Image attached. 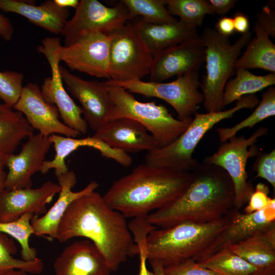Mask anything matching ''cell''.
Here are the masks:
<instances>
[{"instance_id": "obj_1", "label": "cell", "mask_w": 275, "mask_h": 275, "mask_svg": "<svg viewBox=\"0 0 275 275\" xmlns=\"http://www.w3.org/2000/svg\"><path fill=\"white\" fill-rule=\"evenodd\" d=\"M83 237L91 241L105 258L112 271L117 270L138 249L126 217L113 209L94 191L73 201L58 225L57 237L64 242Z\"/></svg>"}, {"instance_id": "obj_2", "label": "cell", "mask_w": 275, "mask_h": 275, "mask_svg": "<svg viewBox=\"0 0 275 275\" xmlns=\"http://www.w3.org/2000/svg\"><path fill=\"white\" fill-rule=\"evenodd\" d=\"M185 191L167 206L149 213L146 220L167 228L183 222L205 224L219 219L234 207L232 180L221 168L198 162Z\"/></svg>"}, {"instance_id": "obj_3", "label": "cell", "mask_w": 275, "mask_h": 275, "mask_svg": "<svg viewBox=\"0 0 275 275\" xmlns=\"http://www.w3.org/2000/svg\"><path fill=\"white\" fill-rule=\"evenodd\" d=\"M193 176L192 171L153 167L145 162L114 181L103 197L125 217L144 218L180 197Z\"/></svg>"}, {"instance_id": "obj_4", "label": "cell", "mask_w": 275, "mask_h": 275, "mask_svg": "<svg viewBox=\"0 0 275 275\" xmlns=\"http://www.w3.org/2000/svg\"><path fill=\"white\" fill-rule=\"evenodd\" d=\"M229 221V212L223 218L207 223L183 222L154 229L146 240L148 260L157 262L163 268L188 259L198 262Z\"/></svg>"}, {"instance_id": "obj_5", "label": "cell", "mask_w": 275, "mask_h": 275, "mask_svg": "<svg viewBox=\"0 0 275 275\" xmlns=\"http://www.w3.org/2000/svg\"><path fill=\"white\" fill-rule=\"evenodd\" d=\"M259 102L255 94L247 95L237 100L230 109L217 112H197L187 129L175 141L166 147L147 151L145 162L153 167L191 171L199 162L193 158V153L204 135L216 124L232 118L240 109L254 108Z\"/></svg>"}, {"instance_id": "obj_6", "label": "cell", "mask_w": 275, "mask_h": 275, "mask_svg": "<svg viewBox=\"0 0 275 275\" xmlns=\"http://www.w3.org/2000/svg\"><path fill=\"white\" fill-rule=\"evenodd\" d=\"M252 36V32L249 31L231 43L230 37L223 36L208 26L200 36L205 47L206 73L202 77L200 88L207 112H221L224 108L222 97L225 86L235 70V63L241 50Z\"/></svg>"}, {"instance_id": "obj_7", "label": "cell", "mask_w": 275, "mask_h": 275, "mask_svg": "<svg viewBox=\"0 0 275 275\" xmlns=\"http://www.w3.org/2000/svg\"><path fill=\"white\" fill-rule=\"evenodd\" d=\"M113 103L109 121L126 118L142 124L153 136L157 148L166 147L187 129L193 120L175 118L167 108L154 101H139L122 87L105 82Z\"/></svg>"}, {"instance_id": "obj_8", "label": "cell", "mask_w": 275, "mask_h": 275, "mask_svg": "<svg viewBox=\"0 0 275 275\" xmlns=\"http://www.w3.org/2000/svg\"><path fill=\"white\" fill-rule=\"evenodd\" d=\"M106 35L109 47V80H141L149 74L153 56L136 24L127 22Z\"/></svg>"}, {"instance_id": "obj_9", "label": "cell", "mask_w": 275, "mask_h": 275, "mask_svg": "<svg viewBox=\"0 0 275 275\" xmlns=\"http://www.w3.org/2000/svg\"><path fill=\"white\" fill-rule=\"evenodd\" d=\"M268 131L267 127L260 126L248 138L243 135L233 136L222 143L214 154L206 157L202 161L218 166L229 175L234 186V207L236 209L239 210L248 203L254 189L248 181L246 163L250 158L257 155L258 150L255 144Z\"/></svg>"}, {"instance_id": "obj_10", "label": "cell", "mask_w": 275, "mask_h": 275, "mask_svg": "<svg viewBox=\"0 0 275 275\" xmlns=\"http://www.w3.org/2000/svg\"><path fill=\"white\" fill-rule=\"evenodd\" d=\"M106 82L122 87L130 93L164 100L176 111L180 120L192 117L203 102V94L199 90L201 86L199 72L177 76L175 80L168 82L144 81L142 79L126 81L108 79Z\"/></svg>"}, {"instance_id": "obj_11", "label": "cell", "mask_w": 275, "mask_h": 275, "mask_svg": "<svg viewBox=\"0 0 275 275\" xmlns=\"http://www.w3.org/2000/svg\"><path fill=\"white\" fill-rule=\"evenodd\" d=\"M75 9L61 34L65 46L88 34H107L134 18L121 1L110 7L97 0H81Z\"/></svg>"}, {"instance_id": "obj_12", "label": "cell", "mask_w": 275, "mask_h": 275, "mask_svg": "<svg viewBox=\"0 0 275 275\" xmlns=\"http://www.w3.org/2000/svg\"><path fill=\"white\" fill-rule=\"evenodd\" d=\"M60 38L46 37L38 48L43 54L50 67L51 76L46 78L41 85V91L44 99L57 108L64 123L80 134H86L88 124L82 117L81 107L77 105L63 86L60 72V61L57 56V47Z\"/></svg>"}, {"instance_id": "obj_13", "label": "cell", "mask_w": 275, "mask_h": 275, "mask_svg": "<svg viewBox=\"0 0 275 275\" xmlns=\"http://www.w3.org/2000/svg\"><path fill=\"white\" fill-rule=\"evenodd\" d=\"M57 56L72 70L109 79V47L107 35L88 34L72 44L57 47Z\"/></svg>"}, {"instance_id": "obj_14", "label": "cell", "mask_w": 275, "mask_h": 275, "mask_svg": "<svg viewBox=\"0 0 275 275\" xmlns=\"http://www.w3.org/2000/svg\"><path fill=\"white\" fill-rule=\"evenodd\" d=\"M63 81L71 95L81 104L84 118L95 131L109 121L113 103L105 82L85 80L60 65Z\"/></svg>"}, {"instance_id": "obj_15", "label": "cell", "mask_w": 275, "mask_h": 275, "mask_svg": "<svg viewBox=\"0 0 275 275\" xmlns=\"http://www.w3.org/2000/svg\"><path fill=\"white\" fill-rule=\"evenodd\" d=\"M205 47L200 38L187 41L153 56L150 81L160 82L174 76L199 72L205 62Z\"/></svg>"}, {"instance_id": "obj_16", "label": "cell", "mask_w": 275, "mask_h": 275, "mask_svg": "<svg viewBox=\"0 0 275 275\" xmlns=\"http://www.w3.org/2000/svg\"><path fill=\"white\" fill-rule=\"evenodd\" d=\"M13 108L22 113L33 129L43 135L61 134L77 138L80 134L60 120L57 108L44 99L36 84L30 82L23 87Z\"/></svg>"}, {"instance_id": "obj_17", "label": "cell", "mask_w": 275, "mask_h": 275, "mask_svg": "<svg viewBox=\"0 0 275 275\" xmlns=\"http://www.w3.org/2000/svg\"><path fill=\"white\" fill-rule=\"evenodd\" d=\"M52 145L49 136L32 134L17 155H7L8 172L5 183L8 190L31 188L32 176L40 172L46 155Z\"/></svg>"}, {"instance_id": "obj_18", "label": "cell", "mask_w": 275, "mask_h": 275, "mask_svg": "<svg viewBox=\"0 0 275 275\" xmlns=\"http://www.w3.org/2000/svg\"><path fill=\"white\" fill-rule=\"evenodd\" d=\"M60 190L61 186L50 181L37 188L4 189L0 191V222H13L28 213L44 214L46 205Z\"/></svg>"}, {"instance_id": "obj_19", "label": "cell", "mask_w": 275, "mask_h": 275, "mask_svg": "<svg viewBox=\"0 0 275 275\" xmlns=\"http://www.w3.org/2000/svg\"><path fill=\"white\" fill-rule=\"evenodd\" d=\"M230 221L226 228L204 251L201 262L219 251L236 243L257 231L275 223V202L251 213H241L233 207L229 212Z\"/></svg>"}, {"instance_id": "obj_20", "label": "cell", "mask_w": 275, "mask_h": 275, "mask_svg": "<svg viewBox=\"0 0 275 275\" xmlns=\"http://www.w3.org/2000/svg\"><path fill=\"white\" fill-rule=\"evenodd\" d=\"M54 275H109L105 258L89 239L76 241L65 247L53 263Z\"/></svg>"}, {"instance_id": "obj_21", "label": "cell", "mask_w": 275, "mask_h": 275, "mask_svg": "<svg viewBox=\"0 0 275 275\" xmlns=\"http://www.w3.org/2000/svg\"><path fill=\"white\" fill-rule=\"evenodd\" d=\"M93 136L109 147L125 153H138L157 148L155 142L146 129L137 121L126 118L109 121Z\"/></svg>"}, {"instance_id": "obj_22", "label": "cell", "mask_w": 275, "mask_h": 275, "mask_svg": "<svg viewBox=\"0 0 275 275\" xmlns=\"http://www.w3.org/2000/svg\"><path fill=\"white\" fill-rule=\"evenodd\" d=\"M57 178L61 186L58 199L43 216H36L31 221L34 235L51 239H56L58 225L70 204L79 197L95 191L98 187L96 181H92L82 189L73 191L72 189L77 182L76 174L73 171L68 170Z\"/></svg>"}, {"instance_id": "obj_23", "label": "cell", "mask_w": 275, "mask_h": 275, "mask_svg": "<svg viewBox=\"0 0 275 275\" xmlns=\"http://www.w3.org/2000/svg\"><path fill=\"white\" fill-rule=\"evenodd\" d=\"M49 138L56 154L52 160H45L43 162L40 171L42 174L47 173L51 169H54L56 177L67 172L69 170L65 163L66 158L82 147L93 148L104 157L113 159L123 167H129L132 162L131 157L128 153L113 149L93 136L77 139L52 134Z\"/></svg>"}, {"instance_id": "obj_24", "label": "cell", "mask_w": 275, "mask_h": 275, "mask_svg": "<svg viewBox=\"0 0 275 275\" xmlns=\"http://www.w3.org/2000/svg\"><path fill=\"white\" fill-rule=\"evenodd\" d=\"M0 9L23 16L34 24L57 35H61L70 15L68 9L58 6L54 0L46 1L38 6L31 1L0 0Z\"/></svg>"}, {"instance_id": "obj_25", "label": "cell", "mask_w": 275, "mask_h": 275, "mask_svg": "<svg viewBox=\"0 0 275 275\" xmlns=\"http://www.w3.org/2000/svg\"><path fill=\"white\" fill-rule=\"evenodd\" d=\"M136 25L152 56L170 47L200 38L197 28L180 20L168 24H152L141 20Z\"/></svg>"}, {"instance_id": "obj_26", "label": "cell", "mask_w": 275, "mask_h": 275, "mask_svg": "<svg viewBox=\"0 0 275 275\" xmlns=\"http://www.w3.org/2000/svg\"><path fill=\"white\" fill-rule=\"evenodd\" d=\"M227 248L259 268L275 266V223Z\"/></svg>"}, {"instance_id": "obj_27", "label": "cell", "mask_w": 275, "mask_h": 275, "mask_svg": "<svg viewBox=\"0 0 275 275\" xmlns=\"http://www.w3.org/2000/svg\"><path fill=\"white\" fill-rule=\"evenodd\" d=\"M253 29L255 36L251 39L245 51L237 59L235 70L258 68L275 73V45L258 25L254 23Z\"/></svg>"}, {"instance_id": "obj_28", "label": "cell", "mask_w": 275, "mask_h": 275, "mask_svg": "<svg viewBox=\"0 0 275 275\" xmlns=\"http://www.w3.org/2000/svg\"><path fill=\"white\" fill-rule=\"evenodd\" d=\"M236 76L226 83L222 97V104L225 108L245 95L255 94L275 84V73L258 75L248 69H235Z\"/></svg>"}, {"instance_id": "obj_29", "label": "cell", "mask_w": 275, "mask_h": 275, "mask_svg": "<svg viewBox=\"0 0 275 275\" xmlns=\"http://www.w3.org/2000/svg\"><path fill=\"white\" fill-rule=\"evenodd\" d=\"M33 130L20 112L0 111V153H13L23 139L33 134Z\"/></svg>"}, {"instance_id": "obj_30", "label": "cell", "mask_w": 275, "mask_h": 275, "mask_svg": "<svg viewBox=\"0 0 275 275\" xmlns=\"http://www.w3.org/2000/svg\"><path fill=\"white\" fill-rule=\"evenodd\" d=\"M197 262L218 275H259L265 268L250 264L228 248Z\"/></svg>"}, {"instance_id": "obj_31", "label": "cell", "mask_w": 275, "mask_h": 275, "mask_svg": "<svg viewBox=\"0 0 275 275\" xmlns=\"http://www.w3.org/2000/svg\"><path fill=\"white\" fill-rule=\"evenodd\" d=\"M262 99L251 115L231 127L216 129L221 143L228 141L245 128H252L263 120L275 115V88L269 87L262 95Z\"/></svg>"}, {"instance_id": "obj_32", "label": "cell", "mask_w": 275, "mask_h": 275, "mask_svg": "<svg viewBox=\"0 0 275 275\" xmlns=\"http://www.w3.org/2000/svg\"><path fill=\"white\" fill-rule=\"evenodd\" d=\"M16 253L14 241L0 232V274L14 269L32 274H38L43 271L44 263L42 259L37 258L33 261H24L14 258L13 256Z\"/></svg>"}, {"instance_id": "obj_33", "label": "cell", "mask_w": 275, "mask_h": 275, "mask_svg": "<svg viewBox=\"0 0 275 275\" xmlns=\"http://www.w3.org/2000/svg\"><path fill=\"white\" fill-rule=\"evenodd\" d=\"M170 14L177 16L180 21L197 28L202 25L207 15H213L208 1L164 0Z\"/></svg>"}, {"instance_id": "obj_34", "label": "cell", "mask_w": 275, "mask_h": 275, "mask_svg": "<svg viewBox=\"0 0 275 275\" xmlns=\"http://www.w3.org/2000/svg\"><path fill=\"white\" fill-rule=\"evenodd\" d=\"M134 18L142 17V21L152 24H168L178 20L166 8L164 0H122Z\"/></svg>"}, {"instance_id": "obj_35", "label": "cell", "mask_w": 275, "mask_h": 275, "mask_svg": "<svg viewBox=\"0 0 275 275\" xmlns=\"http://www.w3.org/2000/svg\"><path fill=\"white\" fill-rule=\"evenodd\" d=\"M36 216L28 213L17 220L7 223L0 222V232L16 240L21 246L22 259L31 261L37 258L36 250L30 245L29 238L34 234L31 221Z\"/></svg>"}, {"instance_id": "obj_36", "label": "cell", "mask_w": 275, "mask_h": 275, "mask_svg": "<svg viewBox=\"0 0 275 275\" xmlns=\"http://www.w3.org/2000/svg\"><path fill=\"white\" fill-rule=\"evenodd\" d=\"M23 75L12 71H0V99L4 104L13 108L21 95Z\"/></svg>"}, {"instance_id": "obj_37", "label": "cell", "mask_w": 275, "mask_h": 275, "mask_svg": "<svg viewBox=\"0 0 275 275\" xmlns=\"http://www.w3.org/2000/svg\"><path fill=\"white\" fill-rule=\"evenodd\" d=\"M253 164L256 178L266 180L275 189V150L269 152H259Z\"/></svg>"}, {"instance_id": "obj_38", "label": "cell", "mask_w": 275, "mask_h": 275, "mask_svg": "<svg viewBox=\"0 0 275 275\" xmlns=\"http://www.w3.org/2000/svg\"><path fill=\"white\" fill-rule=\"evenodd\" d=\"M269 189L267 185L259 182L251 195L243 210L244 213H251L261 210L275 202V199L269 197Z\"/></svg>"}, {"instance_id": "obj_39", "label": "cell", "mask_w": 275, "mask_h": 275, "mask_svg": "<svg viewBox=\"0 0 275 275\" xmlns=\"http://www.w3.org/2000/svg\"><path fill=\"white\" fill-rule=\"evenodd\" d=\"M165 275H218L213 271L199 265L193 259H188L163 268Z\"/></svg>"}, {"instance_id": "obj_40", "label": "cell", "mask_w": 275, "mask_h": 275, "mask_svg": "<svg viewBox=\"0 0 275 275\" xmlns=\"http://www.w3.org/2000/svg\"><path fill=\"white\" fill-rule=\"evenodd\" d=\"M274 3L270 2L264 6L256 14L255 23L258 25L269 37L275 38Z\"/></svg>"}, {"instance_id": "obj_41", "label": "cell", "mask_w": 275, "mask_h": 275, "mask_svg": "<svg viewBox=\"0 0 275 275\" xmlns=\"http://www.w3.org/2000/svg\"><path fill=\"white\" fill-rule=\"evenodd\" d=\"M148 233L144 230H139L133 234V239L138 249L140 266L139 275H155L153 271H149L147 267L148 260L146 240Z\"/></svg>"}, {"instance_id": "obj_42", "label": "cell", "mask_w": 275, "mask_h": 275, "mask_svg": "<svg viewBox=\"0 0 275 275\" xmlns=\"http://www.w3.org/2000/svg\"><path fill=\"white\" fill-rule=\"evenodd\" d=\"M208 2L213 15H224L234 7L237 1L210 0Z\"/></svg>"}, {"instance_id": "obj_43", "label": "cell", "mask_w": 275, "mask_h": 275, "mask_svg": "<svg viewBox=\"0 0 275 275\" xmlns=\"http://www.w3.org/2000/svg\"><path fill=\"white\" fill-rule=\"evenodd\" d=\"M215 29L221 35L230 37L235 32L232 17L224 16L219 18L215 24Z\"/></svg>"}, {"instance_id": "obj_44", "label": "cell", "mask_w": 275, "mask_h": 275, "mask_svg": "<svg viewBox=\"0 0 275 275\" xmlns=\"http://www.w3.org/2000/svg\"><path fill=\"white\" fill-rule=\"evenodd\" d=\"M232 18L235 32L243 34L250 31V21L246 15L237 11Z\"/></svg>"}, {"instance_id": "obj_45", "label": "cell", "mask_w": 275, "mask_h": 275, "mask_svg": "<svg viewBox=\"0 0 275 275\" xmlns=\"http://www.w3.org/2000/svg\"><path fill=\"white\" fill-rule=\"evenodd\" d=\"M14 33V28L10 20L0 13V37L5 41H10Z\"/></svg>"}, {"instance_id": "obj_46", "label": "cell", "mask_w": 275, "mask_h": 275, "mask_svg": "<svg viewBox=\"0 0 275 275\" xmlns=\"http://www.w3.org/2000/svg\"><path fill=\"white\" fill-rule=\"evenodd\" d=\"M7 155L0 153V191L5 189L7 174L4 171Z\"/></svg>"}, {"instance_id": "obj_47", "label": "cell", "mask_w": 275, "mask_h": 275, "mask_svg": "<svg viewBox=\"0 0 275 275\" xmlns=\"http://www.w3.org/2000/svg\"><path fill=\"white\" fill-rule=\"evenodd\" d=\"M54 2L58 6L67 9L68 7L75 9L79 3L78 0H54Z\"/></svg>"}, {"instance_id": "obj_48", "label": "cell", "mask_w": 275, "mask_h": 275, "mask_svg": "<svg viewBox=\"0 0 275 275\" xmlns=\"http://www.w3.org/2000/svg\"><path fill=\"white\" fill-rule=\"evenodd\" d=\"M149 263L155 275H165L163 267L161 265L154 261H149Z\"/></svg>"}, {"instance_id": "obj_49", "label": "cell", "mask_w": 275, "mask_h": 275, "mask_svg": "<svg viewBox=\"0 0 275 275\" xmlns=\"http://www.w3.org/2000/svg\"><path fill=\"white\" fill-rule=\"evenodd\" d=\"M27 273L23 270L19 269L12 270L0 274V275H27Z\"/></svg>"}, {"instance_id": "obj_50", "label": "cell", "mask_w": 275, "mask_h": 275, "mask_svg": "<svg viewBox=\"0 0 275 275\" xmlns=\"http://www.w3.org/2000/svg\"><path fill=\"white\" fill-rule=\"evenodd\" d=\"M259 275H275V266L264 268Z\"/></svg>"}, {"instance_id": "obj_51", "label": "cell", "mask_w": 275, "mask_h": 275, "mask_svg": "<svg viewBox=\"0 0 275 275\" xmlns=\"http://www.w3.org/2000/svg\"><path fill=\"white\" fill-rule=\"evenodd\" d=\"M12 108L5 105V104H0V111L11 110Z\"/></svg>"}]
</instances>
